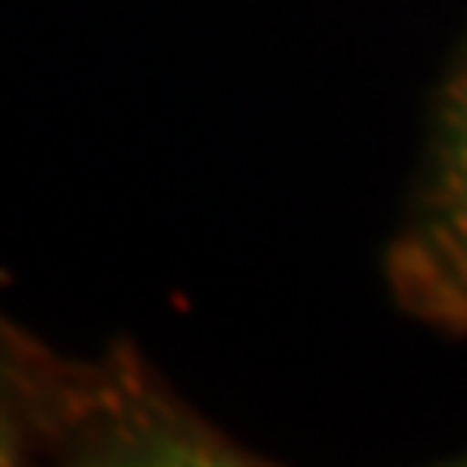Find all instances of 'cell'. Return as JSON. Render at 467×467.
I'll list each match as a JSON object with an SVG mask.
<instances>
[{"label": "cell", "mask_w": 467, "mask_h": 467, "mask_svg": "<svg viewBox=\"0 0 467 467\" xmlns=\"http://www.w3.org/2000/svg\"><path fill=\"white\" fill-rule=\"evenodd\" d=\"M385 290L437 334H467V44L433 100L411 195L385 243Z\"/></svg>", "instance_id": "6da1fadb"}, {"label": "cell", "mask_w": 467, "mask_h": 467, "mask_svg": "<svg viewBox=\"0 0 467 467\" xmlns=\"http://www.w3.org/2000/svg\"><path fill=\"white\" fill-rule=\"evenodd\" d=\"M61 347L0 307V467L48 463V407Z\"/></svg>", "instance_id": "7a4b0ae2"}]
</instances>
